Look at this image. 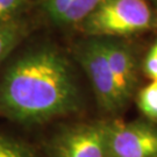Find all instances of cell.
<instances>
[{"label":"cell","mask_w":157,"mask_h":157,"mask_svg":"<svg viewBox=\"0 0 157 157\" xmlns=\"http://www.w3.org/2000/svg\"><path fill=\"white\" fill-rule=\"evenodd\" d=\"M77 86L67 57L51 47H42L8 67L0 84V107L21 122H43L78 107Z\"/></svg>","instance_id":"6da1fadb"},{"label":"cell","mask_w":157,"mask_h":157,"mask_svg":"<svg viewBox=\"0 0 157 157\" xmlns=\"http://www.w3.org/2000/svg\"><path fill=\"white\" fill-rule=\"evenodd\" d=\"M80 25L89 36L118 39L154 28L156 17L147 0H104Z\"/></svg>","instance_id":"7a4b0ae2"},{"label":"cell","mask_w":157,"mask_h":157,"mask_svg":"<svg viewBox=\"0 0 157 157\" xmlns=\"http://www.w3.org/2000/svg\"><path fill=\"white\" fill-rule=\"evenodd\" d=\"M76 57L90 79L99 105L108 112L122 108L124 102L120 97L100 37L89 36L77 47Z\"/></svg>","instance_id":"3957f363"},{"label":"cell","mask_w":157,"mask_h":157,"mask_svg":"<svg viewBox=\"0 0 157 157\" xmlns=\"http://www.w3.org/2000/svg\"><path fill=\"white\" fill-rule=\"evenodd\" d=\"M107 157H157V128L141 121L105 122Z\"/></svg>","instance_id":"277c9868"},{"label":"cell","mask_w":157,"mask_h":157,"mask_svg":"<svg viewBox=\"0 0 157 157\" xmlns=\"http://www.w3.org/2000/svg\"><path fill=\"white\" fill-rule=\"evenodd\" d=\"M52 157H107L105 122L82 124L62 130L52 141Z\"/></svg>","instance_id":"5b68a950"},{"label":"cell","mask_w":157,"mask_h":157,"mask_svg":"<svg viewBox=\"0 0 157 157\" xmlns=\"http://www.w3.org/2000/svg\"><path fill=\"white\" fill-rule=\"evenodd\" d=\"M107 62L124 105L134 93L137 84V67L132 49L117 37H100Z\"/></svg>","instance_id":"8992f818"},{"label":"cell","mask_w":157,"mask_h":157,"mask_svg":"<svg viewBox=\"0 0 157 157\" xmlns=\"http://www.w3.org/2000/svg\"><path fill=\"white\" fill-rule=\"evenodd\" d=\"M104 0H42L45 14L58 26L80 25Z\"/></svg>","instance_id":"52a82bcc"},{"label":"cell","mask_w":157,"mask_h":157,"mask_svg":"<svg viewBox=\"0 0 157 157\" xmlns=\"http://www.w3.org/2000/svg\"><path fill=\"white\" fill-rule=\"evenodd\" d=\"M26 33L23 25L15 21L0 23V63L8 56Z\"/></svg>","instance_id":"ba28073f"},{"label":"cell","mask_w":157,"mask_h":157,"mask_svg":"<svg viewBox=\"0 0 157 157\" xmlns=\"http://www.w3.org/2000/svg\"><path fill=\"white\" fill-rule=\"evenodd\" d=\"M137 105L147 118L157 121V80H151L139 92Z\"/></svg>","instance_id":"9c48e42d"},{"label":"cell","mask_w":157,"mask_h":157,"mask_svg":"<svg viewBox=\"0 0 157 157\" xmlns=\"http://www.w3.org/2000/svg\"><path fill=\"white\" fill-rule=\"evenodd\" d=\"M0 157H34V154L23 143L0 137Z\"/></svg>","instance_id":"30bf717a"},{"label":"cell","mask_w":157,"mask_h":157,"mask_svg":"<svg viewBox=\"0 0 157 157\" xmlns=\"http://www.w3.org/2000/svg\"><path fill=\"white\" fill-rule=\"evenodd\" d=\"M27 2L28 0H0V23L12 21L13 17Z\"/></svg>","instance_id":"8fae6325"},{"label":"cell","mask_w":157,"mask_h":157,"mask_svg":"<svg viewBox=\"0 0 157 157\" xmlns=\"http://www.w3.org/2000/svg\"><path fill=\"white\" fill-rule=\"evenodd\" d=\"M143 72L151 80H157V41L150 47L144 58Z\"/></svg>","instance_id":"7c38bea8"}]
</instances>
